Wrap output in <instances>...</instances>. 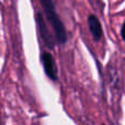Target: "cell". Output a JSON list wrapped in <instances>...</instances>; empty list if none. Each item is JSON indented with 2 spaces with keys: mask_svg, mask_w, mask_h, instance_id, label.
Listing matches in <instances>:
<instances>
[{
  "mask_svg": "<svg viewBox=\"0 0 125 125\" xmlns=\"http://www.w3.org/2000/svg\"><path fill=\"white\" fill-rule=\"evenodd\" d=\"M41 6L44 10V16L51 26L53 33H54L55 40L60 45L65 44L68 41V33L64 28V24L62 20L60 19V16L55 10V6L53 0H40Z\"/></svg>",
  "mask_w": 125,
  "mask_h": 125,
  "instance_id": "cell-1",
  "label": "cell"
},
{
  "mask_svg": "<svg viewBox=\"0 0 125 125\" xmlns=\"http://www.w3.org/2000/svg\"><path fill=\"white\" fill-rule=\"evenodd\" d=\"M35 22H37V27H38V30L40 32V35H41V38H42L43 42L45 43V45L49 49H53L55 44V41H57L55 40V37H53L51 34V32H50L49 28L47 26V22L44 21V18H43V16L40 12L37 13Z\"/></svg>",
  "mask_w": 125,
  "mask_h": 125,
  "instance_id": "cell-2",
  "label": "cell"
},
{
  "mask_svg": "<svg viewBox=\"0 0 125 125\" xmlns=\"http://www.w3.org/2000/svg\"><path fill=\"white\" fill-rule=\"evenodd\" d=\"M41 62L43 65V70H44L47 76L52 81L58 80V69L55 61L53 59L51 53L49 52H42L41 53Z\"/></svg>",
  "mask_w": 125,
  "mask_h": 125,
  "instance_id": "cell-3",
  "label": "cell"
},
{
  "mask_svg": "<svg viewBox=\"0 0 125 125\" xmlns=\"http://www.w3.org/2000/svg\"><path fill=\"white\" fill-rule=\"evenodd\" d=\"M87 26H89V30H90L94 41L101 40L103 37V29H102V24L99 18L94 14H90L87 17Z\"/></svg>",
  "mask_w": 125,
  "mask_h": 125,
  "instance_id": "cell-4",
  "label": "cell"
},
{
  "mask_svg": "<svg viewBox=\"0 0 125 125\" xmlns=\"http://www.w3.org/2000/svg\"><path fill=\"white\" fill-rule=\"evenodd\" d=\"M121 35H122V39L124 40V42H125V22L123 23V26H122V30H121Z\"/></svg>",
  "mask_w": 125,
  "mask_h": 125,
  "instance_id": "cell-5",
  "label": "cell"
},
{
  "mask_svg": "<svg viewBox=\"0 0 125 125\" xmlns=\"http://www.w3.org/2000/svg\"><path fill=\"white\" fill-rule=\"evenodd\" d=\"M103 125H105V124H103Z\"/></svg>",
  "mask_w": 125,
  "mask_h": 125,
  "instance_id": "cell-6",
  "label": "cell"
}]
</instances>
